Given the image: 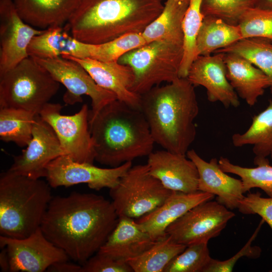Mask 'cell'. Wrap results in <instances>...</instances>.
I'll return each mask as SVG.
<instances>
[{"label": "cell", "mask_w": 272, "mask_h": 272, "mask_svg": "<svg viewBox=\"0 0 272 272\" xmlns=\"http://www.w3.org/2000/svg\"><path fill=\"white\" fill-rule=\"evenodd\" d=\"M118 218L112 202L103 196L74 191L52 197L40 228L51 242L82 265L105 243Z\"/></svg>", "instance_id": "1"}, {"label": "cell", "mask_w": 272, "mask_h": 272, "mask_svg": "<svg viewBox=\"0 0 272 272\" xmlns=\"http://www.w3.org/2000/svg\"><path fill=\"white\" fill-rule=\"evenodd\" d=\"M140 109L155 143L186 155L196 135L199 106L194 86L186 78L157 86L141 96Z\"/></svg>", "instance_id": "2"}, {"label": "cell", "mask_w": 272, "mask_h": 272, "mask_svg": "<svg viewBox=\"0 0 272 272\" xmlns=\"http://www.w3.org/2000/svg\"><path fill=\"white\" fill-rule=\"evenodd\" d=\"M95 161L115 167L148 156L155 143L141 109L116 99L89 120Z\"/></svg>", "instance_id": "3"}, {"label": "cell", "mask_w": 272, "mask_h": 272, "mask_svg": "<svg viewBox=\"0 0 272 272\" xmlns=\"http://www.w3.org/2000/svg\"><path fill=\"white\" fill-rule=\"evenodd\" d=\"M164 6L162 0H82L65 27L80 41L103 43L142 33Z\"/></svg>", "instance_id": "4"}, {"label": "cell", "mask_w": 272, "mask_h": 272, "mask_svg": "<svg viewBox=\"0 0 272 272\" xmlns=\"http://www.w3.org/2000/svg\"><path fill=\"white\" fill-rule=\"evenodd\" d=\"M51 186L40 179L7 170L0 175V235L28 237L40 227L53 197Z\"/></svg>", "instance_id": "5"}, {"label": "cell", "mask_w": 272, "mask_h": 272, "mask_svg": "<svg viewBox=\"0 0 272 272\" xmlns=\"http://www.w3.org/2000/svg\"><path fill=\"white\" fill-rule=\"evenodd\" d=\"M59 87L47 70L28 56L0 75V108L21 109L39 114Z\"/></svg>", "instance_id": "6"}, {"label": "cell", "mask_w": 272, "mask_h": 272, "mask_svg": "<svg viewBox=\"0 0 272 272\" xmlns=\"http://www.w3.org/2000/svg\"><path fill=\"white\" fill-rule=\"evenodd\" d=\"M183 56V45L154 41L126 53L118 62L132 69L134 79L130 90L142 96L163 82L179 78Z\"/></svg>", "instance_id": "7"}, {"label": "cell", "mask_w": 272, "mask_h": 272, "mask_svg": "<svg viewBox=\"0 0 272 272\" xmlns=\"http://www.w3.org/2000/svg\"><path fill=\"white\" fill-rule=\"evenodd\" d=\"M174 191L153 176L146 164L132 166L109 194L118 217L138 219L161 205Z\"/></svg>", "instance_id": "8"}, {"label": "cell", "mask_w": 272, "mask_h": 272, "mask_svg": "<svg viewBox=\"0 0 272 272\" xmlns=\"http://www.w3.org/2000/svg\"><path fill=\"white\" fill-rule=\"evenodd\" d=\"M33 58L66 88L63 97L65 104L74 105L82 102L83 95L91 98L92 109L90 110L89 120L105 106L117 99L113 93L99 86L87 71L75 60L61 56Z\"/></svg>", "instance_id": "9"}, {"label": "cell", "mask_w": 272, "mask_h": 272, "mask_svg": "<svg viewBox=\"0 0 272 272\" xmlns=\"http://www.w3.org/2000/svg\"><path fill=\"white\" fill-rule=\"evenodd\" d=\"M59 103H48L39 115L55 133L65 155L81 163L93 164L95 155L90 130V110L87 104L72 115L61 114Z\"/></svg>", "instance_id": "10"}, {"label": "cell", "mask_w": 272, "mask_h": 272, "mask_svg": "<svg viewBox=\"0 0 272 272\" xmlns=\"http://www.w3.org/2000/svg\"><path fill=\"white\" fill-rule=\"evenodd\" d=\"M235 214L218 201H207L194 207L167 228L175 242L188 246L219 236Z\"/></svg>", "instance_id": "11"}, {"label": "cell", "mask_w": 272, "mask_h": 272, "mask_svg": "<svg viewBox=\"0 0 272 272\" xmlns=\"http://www.w3.org/2000/svg\"><path fill=\"white\" fill-rule=\"evenodd\" d=\"M131 167L132 162H127L115 167L100 168L93 164L75 161L69 156L63 155L47 165L45 178L53 188L85 183L90 188L99 191L116 186Z\"/></svg>", "instance_id": "12"}, {"label": "cell", "mask_w": 272, "mask_h": 272, "mask_svg": "<svg viewBox=\"0 0 272 272\" xmlns=\"http://www.w3.org/2000/svg\"><path fill=\"white\" fill-rule=\"evenodd\" d=\"M0 246L7 250L11 272H43L52 264L69 258L45 236L40 227L24 238L1 235Z\"/></svg>", "instance_id": "13"}, {"label": "cell", "mask_w": 272, "mask_h": 272, "mask_svg": "<svg viewBox=\"0 0 272 272\" xmlns=\"http://www.w3.org/2000/svg\"><path fill=\"white\" fill-rule=\"evenodd\" d=\"M44 30L25 22L13 0H0V75L29 56L30 42Z\"/></svg>", "instance_id": "14"}, {"label": "cell", "mask_w": 272, "mask_h": 272, "mask_svg": "<svg viewBox=\"0 0 272 272\" xmlns=\"http://www.w3.org/2000/svg\"><path fill=\"white\" fill-rule=\"evenodd\" d=\"M22 153L14 157L9 171L31 178L45 177L47 165L58 157L65 155L51 126L37 114L32 138Z\"/></svg>", "instance_id": "15"}, {"label": "cell", "mask_w": 272, "mask_h": 272, "mask_svg": "<svg viewBox=\"0 0 272 272\" xmlns=\"http://www.w3.org/2000/svg\"><path fill=\"white\" fill-rule=\"evenodd\" d=\"M186 78L194 87L201 86L206 89L209 101L220 102L226 108L240 105L239 96L227 77L224 53L198 55L191 64Z\"/></svg>", "instance_id": "16"}, {"label": "cell", "mask_w": 272, "mask_h": 272, "mask_svg": "<svg viewBox=\"0 0 272 272\" xmlns=\"http://www.w3.org/2000/svg\"><path fill=\"white\" fill-rule=\"evenodd\" d=\"M148 157L150 173L166 188L184 193L198 191L197 168L186 155L164 150L152 152Z\"/></svg>", "instance_id": "17"}, {"label": "cell", "mask_w": 272, "mask_h": 272, "mask_svg": "<svg viewBox=\"0 0 272 272\" xmlns=\"http://www.w3.org/2000/svg\"><path fill=\"white\" fill-rule=\"evenodd\" d=\"M61 57L79 63L99 86L113 93L118 100L140 109L141 96L130 90L134 76L130 66L118 61H102L69 55H63Z\"/></svg>", "instance_id": "18"}, {"label": "cell", "mask_w": 272, "mask_h": 272, "mask_svg": "<svg viewBox=\"0 0 272 272\" xmlns=\"http://www.w3.org/2000/svg\"><path fill=\"white\" fill-rule=\"evenodd\" d=\"M186 155L197 168L198 190L216 195L217 201L228 209H237L245 196L241 180L231 177L223 171L215 158L207 162L193 149L189 150Z\"/></svg>", "instance_id": "19"}, {"label": "cell", "mask_w": 272, "mask_h": 272, "mask_svg": "<svg viewBox=\"0 0 272 272\" xmlns=\"http://www.w3.org/2000/svg\"><path fill=\"white\" fill-rule=\"evenodd\" d=\"M215 196L199 190L192 193L174 191L161 205L135 221L156 241L166 235L167 228L175 221L197 205L212 200Z\"/></svg>", "instance_id": "20"}, {"label": "cell", "mask_w": 272, "mask_h": 272, "mask_svg": "<svg viewBox=\"0 0 272 272\" xmlns=\"http://www.w3.org/2000/svg\"><path fill=\"white\" fill-rule=\"evenodd\" d=\"M155 242L132 218L119 217L99 253L122 262L137 257Z\"/></svg>", "instance_id": "21"}, {"label": "cell", "mask_w": 272, "mask_h": 272, "mask_svg": "<svg viewBox=\"0 0 272 272\" xmlns=\"http://www.w3.org/2000/svg\"><path fill=\"white\" fill-rule=\"evenodd\" d=\"M227 77L238 96L249 106H254L271 81L260 69L243 57L224 53Z\"/></svg>", "instance_id": "22"}, {"label": "cell", "mask_w": 272, "mask_h": 272, "mask_svg": "<svg viewBox=\"0 0 272 272\" xmlns=\"http://www.w3.org/2000/svg\"><path fill=\"white\" fill-rule=\"evenodd\" d=\"M23 20L43 30L67 23L82 0H13Z\"/></svg>", "instance_id": "23"}, {"label": "cell", "mask_w": 272, "mask_h": 272, "mask_svg": "<svg viewBox=\"0 0 272 272\" xmlns=\"http://www.w3.org/2000/svg\"><path fill=\"white\" fill-rule=\"evenodd\" d=\"M69 31L62 26L44 29L30 42L27 49L28 56L49 58L69 55L80 58H89L90 44L78 40L70 35Z\"/></svg>", "instance_id": "24"}, {"label": "cell", "mask_w": 272, "mask_h": 272, "mask_svg": "<svg viewBox=\"0 0 272 272\" xmlns=\"http://www.w3.org/2000/svg\"><path fill=\"white\" fill-rule=\"evenodd\" d=\"M232 142L236 147L252 146L255 165L269 163L267 157L272 159V100L264 110L252 117L251 125L244 132L232 135Z\"/></svg>", "instance_id": "25"}, {"label": "cell", "mask_w": 272, "mask_h": 272, "mask_svg": "<svg viewBox=\"0 0 272 272\" xmlns=\"http://www.w3.org/2000/svg\"><path fill=\"white\" fill-rule=\"evenodd\" d=\"M188 4L167 0L161 14L141 33L146 43L162 40L183 46L182 21Z\"/></svg>", "instance_id": "26"}, {"label": "cell", "mask_w": 272, "mask_h": 272, "mask_svg": "<svg viewBox=\"0 0 272 272\" xmlns=\"http://www.w3.org/2000/svg\"><path fill=\"white\" fill-rule=\"evenodd\" d=\"M242 38L238 26L213 16L204 17L196 39L197 55H210Z\"/></svg>", "instance_id": "27"}, {"label": "cell", "mask_w": 272, "mask_h": 272, "mask_svg": "<svg viewBox=\"0 0 272 272\" xmlns=\"http://www.w3.org/2000/svg\"><path fill=\"white\" fill-rule=\"evenodd\" d=\"M186 247L174 242L166 235L127 263L134 272H163L167 265Z\"/></svg>", "instance_id": "28"}, {"label": "cell", "mask_w": 272, "mask_h": 272, "mask_svg": "<svg viewBox=\"0 0 272 272\" xmlns=\"http://www.w3.org/2000/svg\"><path fill=\"white\" fill-rule=\"evenodd\" d=\"M37 114L23 109L0 108V139L13 142L20 147L27 146L32 138Z\"/></svg>", "instance_id": "29"}, {"label": "cell", "mask_w": 272, "mask_h": 272, "mask_svg": "<svg viewBox=\"0 0 272 272\" xmlns=\"http://www.w3.org/2000/svg\"><path fill=\"white\" fill-rule=\"evenodd\" d=\"M233 53L249 60L271 80L272 94V41L262 38H244L214 53Z\"/></svg>", "instance_id": "30"}, {"label": "cell", "mask_w": 272, "mask_h": 272, "mask_svg": "<svg viewBox=\"0 0 272 272\" xmlns=\"http://www.w3.org/2000/svg\"><path fill=\"white\" fill-rule=\"evenodd\" d=\"M202 0H189L182 21L183 56L179 70V77L186 78L189 68L198 56L196 39L204 18L201 11Z\"/></svg>", "instance_id": "31"}, {"label": "cell", "mask_w": 272, "mask_h": 272, "mask_svg": "<svg viewBox=\"0 0 272 272\" xmlns=\"http://www.w3.org/2000/svg\"><path fill=\"white\" fill-rule=\"evenodd\" d=\"M218 162L223 171L241 178L244 193L253 188H259L272 197V166L269 163L247 168L234 164L224 157H220Z\"/></svg>", "instance_id": "32"}, {"label": "cell", "mask_w": 272, "mask_h": 272, "mask_svg": "<svg viewBox=\"0 0 272 272\" xmlns=\"http://www.w3.org/2000/svg\"><path fill=\"white\" fill-rule=\"evenodd\" d=\"M146 43L141 33L127 34L105 43L90 44V58L102 61H118L126 53Z\"/></svg>", "instance_id": "33"}, {"label": "cell", "mask_w": 272, "mask_h": 272, "mask_svg": "<svg viewBox=\"0 0 272 272\" xmlns=\"http://www.w3.org/2000/svg\"><path fill=\"white\" fill-rule=\"evenodd\" d=\"M211 258L208 243L192 244L175 256L163 272H203Z\"/></svg>", "instance_id": "34"}, {"label": "cell", "mask_w": 272, "mask_h": 272, "mask_svg": "<svg viewBox=\"0 0 272 272\" xmlns=\"http://www.w3.org/2000/svg\"><path fill=\"white\" fill-rule=\"evenodd\" d=\"M253 7V0H202L201 11L204 17H215L237 26L245 12Z\"/></svg>", "instance_id": "35"}, {"label": "cell", "mask_w": 272, "mask_h": 272, "mask_svg": "<svg viewBox=\"0 0 272 272\" xmlns=\"http://www.w3.org/2000/svg\"><path fill=\"white\" fill-rule=\"evenodd\" d=\"M242 38H262L272 41V11L253 7L247 10L238 25Z\"/></svg>", "instance_id": "36"}, {"label": "cell", "mask_w": 272, "mask_h": 272, "mask_svg": "<svg viewBox=\"0 0 272 272\" xmlns=\"http://www.w3.org/2000/svg\"><path fill=\"white\" fill-rule=\"evenodd\" d=\"M264 220L262 219L257 228L245 245L233 256L224 261L211 258L203 272H231L237 261L242 257L256 259L260 257L261 249L257 246H252V241L256 237Z\"/></svg>", "instance_id": "37"}, {"label": "cell", "mask_w": 272, "mask_h": 272, "mask_svg": "<svg viewBox=\"0 0 272 272\" xmlns=\"http://www.w3.org/2000/svg\"><path fill=\"white\" fill-rule=\"evenodd\" d=\"M237 209L243 214L258 215L272 230V197H263L259 192L249 193L240 201Z\"/></svg>", "instance_id": "38"}, {"label": "cell", "mask_w": 272, "mask_h": 272, "mask_svg": "<svg viewBox=\"0 0 272 272\" xmlns=\"http://www.w3.org/2000/svg\"><path fill=\"white\" fill-rule=\"evenodd\" d=\"M132 268L126 262L115 260L97 252L82 265L81 272H131Z\"/></svg>", "instance_id": "39"}, {"label": "cell", "mask_w": 272, "mask_h": 272, "mask_svg": "<svg viewBox=\"0 0 272 272\" xmlns=\"http://www.w3.org/2000/svg\"><path fill=\"white\" fill-rule=\"evenodd\" d=\"M82 265L67 261L55 263L50 265L47 271L50 272H81Z\"/></svg>", "instance_id": "40"}, {"label": "cell", "mask_w": 272, "mask_h": 272, "mask_svg": "<svg viewBox=\"0 0 272 272\" xmlns=\"http://www.w3.org/2000/svg\"><path fill=\"white\" fill-rule=\"evenodd\" d=\"M0 266L2 271H10L9 258L6 249L3 248L0 253Z\"/></svg>", "instance_id": "41"}, {"label": "cell", "mask_w": 272, "mask_h": 272, "mask_svg": "<svg viewBox=\"0 0 272 272\" xmlns=\"http://www.w3.org/2000/svg\"><path fill=\"white\" fill-rule=\"evenodd\" d=\"M254 7L272 11V0H253Z\"/></svg>", "instance_id": "42"}, {"label": "cell", "mask_w": 272, "mask_h": 272, "mask_svg": "<svg viewBox=\"0 0 272 272\" xmlns=\"http://www.w3.org/2000/svg\"><path fill=\"white\" fill-rule=\"evenodd\" d=\"M176 1H181V2L187 3H189V0H176Z\"/></svg>", "instance_id": "43"}, {"label": "cell", "mask_w": 272, "mask_h": 272, "mask_svg": "<svg viewBox=\"0 0 272 272\" xmlns=\"http://www.w3.org/2000/svg\"><path fill=\"white\" fill-rule=\"evenodd\" d=\"M272 271V270H271V271Z\"/></svg>", "instance_id": "44"}]
</instances>
